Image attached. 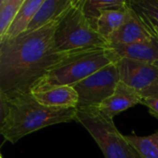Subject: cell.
<instances>
[{
	"mask_svg": "<svg viewBox=\"0 0 158 158\" xmlns=\"http://www.w3.org/2000/svg\"><path fill=\"white\" fill-rule=\"evenodd\" d=\"M132 150H133V149H132ZM133 156H134V158H141L139 156H138V155H137V154H136V153H135V151H134V150H133Z\"/></svg>",
	"mask_w": 158,
	"mask_h": 158,
	"instance_id": "obj_22",
	"label": "cell"
},
{
	"mask_svg": "<svg viewBox=\"0 0 158 158\" xmlns=\"http://www.w3.org/2000/svg\"><path fill=\"white\" fill-rule=\"evenodd\" d=\"M24 2L25 0L0 1V42L4 40L9 27L14 21Z\"/></svg>",
	"mask_w": 158,
	"mask_h": 158,
	"instance_id": "obj_17",
	"label": "cell"
},
{
	"mask_svg": "<svg viewBox=\"0 0 158 158\" xmlns=\"http://www.w3.org/2000/svg\"><path fill=\"white\" fill-rule=\"evenodd\" d=\"M75 121L83 126L99 145L105 158H134L133 150L112 118L98 106H77Z\"/></svg>",
	"mask_w": 158,
	"mask_h": 158,
	"instance_id": "obj_5",
	"label": "cell"
},
{
	"mask_svg": "<svg viewBox=\"0 0 158 158\" xmlns=\"http://www.w3.org/2000/svg\"><path fill=\"white\" fill-rule=\"evenodd\" d=\"M119 81L117 64L112 63L73 84L79 95L77 106H99L114 94Z\"/></svg>",
	"mask_w": 158,
	"mask_h": 158,
	"instance_id": "obj_6",
	"label": "cell"
},
{
	"mask_svg": "<svg viewBox=\"0 0 158 158\" xmlns=\"http://www.w3.org/2000/svg\"><path fill=\"white\" fill-rule=\"evenodd\" d=\"M31 94L39 104L47 107L76 108L79 104V95L71 86H54Z\"/></svg>",
	"mask_w": 158,
	"mask_h": 158,
	"instance_id": "obj_10",
	"label": "cell"
},
{
	"mask_svg": "<svg viewBox=\"0 0 158 158\" xmlns=\"http://www.w3.org/2000/svg\"><path fill=\"white\" fill-rule=\"evenodd\" d=\"M61 18L0 42V98L31 93L52 67L69 55L59 52L55 44V31Z\"/></svg>",
	"mask_w": 158,
	"mask_h": 158,
	"instance_id": "obj_1",
	"label": "cell"
},
{
	"mask_svg": "<svg viewBox=\"0 0 158 158\" xmlns=\"http://www.w3.org/2000/svg\"><path fill=\"white\" fill-rule=\"evenodd\" d=\"M120 81L142 93L158 80V65L144 61L119 58L116 63Z\"/></svg>",
	"mask_w": 158,
	"mask_h": 158,
	"instance_id": "obj_7",
	"label": "cell"
},
{
	"mask_svg": "<svg viewBox=\"0 0 158 158\" xmlns=\"http://www.w3.org/2000/svg\"><path fill=\"white\" fill-rule=\"evenodd\" d=\"M131 5L128 1L127 6L123 8L103 11L96 21V31L98 33L108 40L111 34L127 21L131 15Z\"/></svg>",
	"mask_w": 158,
	"mask_h": 158,
	"instance_id": "obj_13",
	"label": "cell"
},
{
	"mask_svg": "<svg viewBox=\"0 0 158 158\" xmlns=\"http://www.w3.org/2000/svg\"><path fill=\"white\" fill-rule=\"evenodd\" d=\"M44 1V0H25L3 41L16 38L24 33Z\"/></svg>",
	"mask_w": 158,
	"mask_h": 158,
	"instance_id": "obj_14",
	"label": "cell"
},
{
	"mask_svg": "<svg viewBox=\"0 0 158 158\" xmlns=\"http://www.w3.org/2000/svg\"><path fill=\"white\" fill-rule=\"evenodd\" d=\"M153 35V34H152ZM119 58H130L158 65V40L153 35L152 39L130 45L109 44Z\"/></svg>",
	"mask_w": 158,
	"mask_h": 158,
	"instance_id": "obj_11",
	"label": "cell"
},
{
	"mask_svg": "<svg viewBox=\"0 0 158 158\" xmlns=\"http://www.w3.org/2000/svg\"><path fill=\"white\" fill-rule=\"evenodd\" d=\"M75 3V0H44L26 31L38 30L61 18Z\"/></svg>",
	"mask_w": 158,
	"mask_h": 158,
	"instance_id": "obj_12",
	"label": "cell"
},
{
	"mask_svg": "<svg viewBox=\"0 0 158 158\" xmlns=\"http://www.w3.org/2000/svg\"><path fill=\"white\" fill-rule=\"evenodd\" d=\"M143 97H146V96H158V80L153 83L150 87H148L147 89H145L144 91H143L141 93Z\"/></svg>",
	"mask_w": 158,
	"mask_h": 158,
	"instance_id": "obj_21",
	"label": "cell"
},
{
	"mask_svg": "<svg viewBox=\"0 0 158 158\" xmlns=\"http://www.w3.org/2000/svg\"><path fill=\"white\" fill-rule=\"evenodd\" d=\"M0 158H4V157H3V156H2V155H0Z\"/></svg>",
	"mask_w": 158,
	"mask_h": 158,
	"instance_id": "obj_23",
	"label": "cell"
},
{
	"mask_svg": "<svg viewBox=\"0 0 158 158\" xmlns=\"http://www.w3.org/2000/svg\"><path fill=\"white\" fill-rule=\"evenodd\" d=\"M153 37L139 14L131 7L127 21L108 38L109 44L130 45L151 40Z\"/></svg>",
	"mask_w": 158,
	"mask_h": 158,
	"instance_id": "obj_8",
	"label": "cell"
},
{
	"mask_svg": "<svg viewBox=\"0 0 158 158\" xmlns=\"http://www.w3.org/2000/svg\"><path fill=\"white\" fill-rule=\"evenodd\" d=\"M75 108L44 106L31 93L0 98V133L11 143L48 126L75 120Z\"/></svg>",
	"mask_w": 158,
	"mask_h": 158,
	"instance_id": "obj_2",
	"label": "cell"
},
{
	"mask_svg": "<svg viewBox=\"0 0 158 158\" xmlns=\"http://www.w3.org/2000/svg\"><path fill=\"white\" fill-rule=\"evenodd\" d=\"M129 3L133 9L158 20V0H133Z\"/></svg>",
	"mask_w": 158,
	"mask_h": 158,
	"instance_id": "obj_18",
	"label": "cell"
},
{
	"mask_svg": "<svg viewBox=\"0 0 158 158\" xmlns=\"http://www.w3.org/2000/svg\"><path fill=\"white\" fill-rule=\"evenodd\" d=\"M142 99L143 96L140 92L119 81L114 94L105 100L98 108L104 115L113 119L121 112L141 104Z\"/></svg>",
	"mask_w": 158,
	"mask_h": 158,
	"instance_id": "obj_9",
	"label": "cell"
},
{
	"mask_svg": "<svg viewBox=\"0 0 158 158\" xmlns=\"http://www.w3.org/2000/svg\"><path fill=\"white\" fill-rule=\"evenodd\" d=\"M83 0L74 5L60 19L55 31V44L59 52L74 54L85 50L106 48L109 43L93 28L82 9Z\"/></svg>",
	"mask_w": 158,
	"mask_h": 158,
	"instance_id": "obj_4",
	"label": "cell"
},
{
	"mask_svg": "<svg viewBox=\"0 0 158 158\" xmlns=\"http://www.w3.org/2000/svg\"><path fill=\"white\" fill-rule=\"evenodd\" d=\"M141 104L145 106L148 108L149 113L158 119V96L143 97Z\"/></svg>",
	"mask_w": 158,
	"mask_h": 158,
	"instance_id": "obj_20",
	"label": "cell"
},
{
	"mask_svg": "<svg viewBox=\"0 0 158 158\" xmlns=\"http://www.w3.org/2000/svg\"><path fill=\"white\" fill-rule=\"evenodd\" d=\"M135 11L139 14L140 18L142 19V20L143 21V23L145 24V26L147 27L149 31L158 40V20L145 15L144 13H143L141 11H138V10H135Z\"/></svg>",
	"mask_w": 158,
	"mask_h": 158,
	"instance_id": "obj_19",
	"label": "cell"
},
{
	"mask_svg": "<svg viewBox=\"0 0 158 158\" xmlns=\"http://www.w3.org/2000/svg\"><path fill=\"white\" fill-rule=\"evenodd\" d=\"M130 146L141 158H158V130L148 136H124Z\"/></svg>",
	"mask_w": 158,
	"mask_h": 158,
	"instance_id": "obj_15",
	"label": "cell"
},
{
	"mask_svg": "<svg viewBox=\"0 0 158 158\" xmlns=\"http://www.w3.org/2000/svg\"><path fill=\"white\" fill-rule=\"evenodd\" d=\"M119 57L110 48H96L69 54L52 67L31 88V92L54 86H72Z\"/></svg>",
	"mask_w": 158,
	"mask_h": 158,
	"instance_id": "obj_3",
	"label": "cell"
},
{
	"mask_svg": "<svg viewBox=\"0 0 158 158\" xmlns=\"http://www.w3.org/2000/svg\"><path fill=\"white\" fill-rule=\"evenodd\" d=\"M127 4L128 1L124 0H83L82 9L93 28L96 30V21L103 11L120 9L126 6Z\"/></svg>",
	"mask_w": 158,
	"mask_h": 158,
	"instance_id": "obj_16",
	"label": "cell"
}]
</instances>
